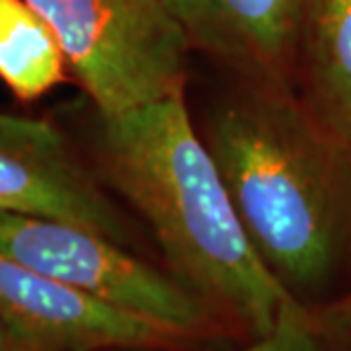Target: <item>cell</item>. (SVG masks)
Wrapping results in <instances>:
<instances>
[{"instance_id": "obj_2", "label": "cell", "mask_w": 351, "mask_h": 351, "mask_svg": "<svg viewBox=\"0 0 351 351\" xmlns=\"http://www.w3.org/2000/svg\"><path fill=\"white\" fill-rule=\"evenodd\" d=\"M205 143L267 267L285 285L326 276L338 242L334 201L295 113L265 94L239 98L217 110Z\"/></svg>"}, {"instance_id": "obj_4", "label": "cell", "mask_w": 351, "mask_h": 351, "mask_svg": "<svg viewBox=\"0 0 351 351\" xmlns=\"http://www.w3.org/2000/svg\"><path fill=\"white\" fill-rule=\"evenodd\" d=\"M0 252L64 285L158 322L180 338L201 334L211 324L197 293L88 226L0 211Z\"/></svg>"}, {"instance_id": "obj_3", "label": "cell", "mask_w": 351, "mask_h": 351, "mask_svg": "<svg viewBox=\"0 0 351 351\" xmlns=\"http://www.w3.org/2000/svg\"><path fill=\"white\" fill-rule=\"evenodd\" d=\"M101 117L184 92L188 38L166 0H27Z\"/></svg>"}, {"instance_id": "obj_11", "label": "cell", "mask_w": 351, "mask_h": 351, "mask_svg": "<svg viewBox=\"0 0 351 351\" xmlns=\"http://www.w3.org/2000/svg\"><path fill=\"white\" fill-rule=\"evenodd\" d=\"M328 322L339 334L351 336V295L328 313Z\"/></svg>"}, {"instance_id": "obj_10", "label": "cell", "mask_w": 351, "mask_h": 351, "mask_svg": "<svg viewBox=\"0 0 351 351\" xmlns=\"http://www.w3.org/2000/svg\"><path fill=\"white\" fill-rule=\"evenodd\" d=\"M232 351H322L313 328V320L295 299L283 306L276 326L260 336L252 346Z\"/></svg>"}, {"instance_id": "obj_1", "label": "cell", "mask_w": 351, "mask_h": 351, "mask_svg": "<svg viewBox=\"0 0 351 351\" xmlns=\"http://www.w3.org/2000/svg\"><path fill=\"white\" fill-rule=\"evenodd\" d=\"M110 180L147 219L182 283L260 338L291 299L248 239L186 92L101 117Z\"/></svg>"}, {"instance_id": "obj_9", "label": "cell", "mask_w": 351, "mask_h": 351, "mask_svg": "<svg viewBox=\"0 0 351 351\" xmlns=\"http://www.w3.org/2000/svg\"><path fill=\"white\" fill-rule=\"evenodd\" d=\"M318 71L328 98L351 127V0H322Z\"/></svg>"}, {"instance_id": "obj_12", "label": "cell", "mask_w": 351, "mask_h": 351, "mask_svg": "<svg viewBox=\"0 0 351 351\" xmlns=\"http://www.w3.org/2000/svg\"><path fill=\"white\" fill-rule=\"evenodd\" d=\"M0 351H34L0 322Z\"/></svg>"}, {"instance_id": "obj_7", "label": "cell", "mask_w": 351, "mask_h": 351, "mask_svg": "<svg viewBox=\"0 0 351 351\" xmlns=\"http://www.w3.org/2000/svg\"><path fill=\"white\" fill-rule=\"evenodd\" d=\"M189 45L260 75L277 71L295 38L299 0H166Z\"/></svg>"}, {"instance_id": "obj_6", "label": "cell", "mask_w": 351, "mask_h": 351, "mask_svg": "<svg viewBox=\"0 0 351 351\" xmlns=\"http://www.w3.org/2000/svg\"><path fill=\"white\" fill-rule=\"evenodd\" d=\"M0 211L82 225L125 242L113 203L49 121L0 112Z\"/></svg>"}, {"instance_id": "obj_5", "label": "cell", "mask_w": 351, "mask_h": 351, "mask_svg": "<svg viewBox=\"0 0 351 351\" xmlns=\"http://www.w3.org/2000/svg\"><path fill=\"white\" fill-rule=\"evenodd\" d=\"M0 322L34 351L152 350L182 339L158 322L43 276L2 252Z\"/></svg>"}, {"instance_id": "obj_8", "label": "cell", "mask_w": 351, "mask_h": 351, "mask_svg": "<svg viewBox=\"0 0 351 351\" xmlns=\"http://www.w3.org/2000/svg\"><path fill=\"white\" fill-rule=\"evenodd\" d=\"M61 43L27 0H0V80L18 100L45 96L66 75Z\"/></svg>"}]
</instances>
